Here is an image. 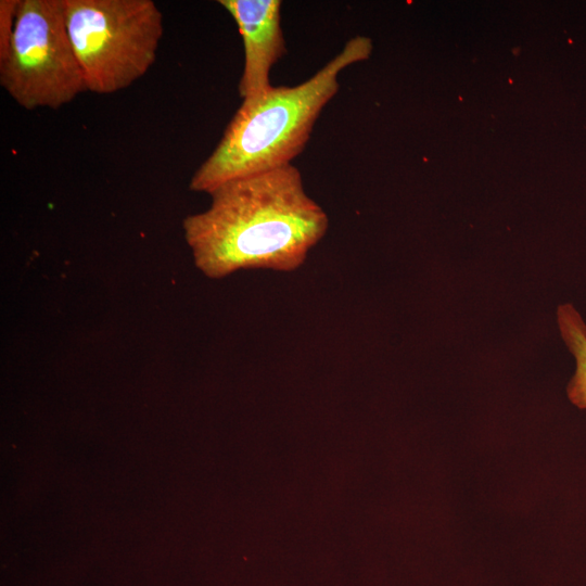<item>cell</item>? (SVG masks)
<instances>
[{"mask_svg": "<svg viewBox=\"0 0 586 586\" xmlns=\"http://www.w3.org/2000/svg\"><path fill=\"white\" fill-rule=\"evenodd\" d=\"M557 322L561 337L575 359V372L566 394L573 405L586 410V322L569 303L558 307Z\"/></svg>", "mask_w": 586, "mask_h": 586, "instance_id": "cell-6", "label": "cell"}, {"mask_svg": "<svg viewBox=\"0 0 586 586\" xmlns=\"http://www.w3.org/2000/svg\"><path fill=\"white\" fill-rule=\"evenodd\" d=\"M17 5L18 0L0 1V55L7 51L11 42Z\"/></svg>", "mask_w": 586, "mask_h": 586, "instance_id": "cell-7", "label": "cell"}, {"mask_svg": "<svg viewBox=\"0 0 586 586\" xmlns=\"http://www.w3.org/2000/svg\"><path fill=\"white\" fill-rule=\"evenodd\" d=\"M182 222L196 268L220 279L243 269L290 272L324 237L329 218L293 164L228 181Z\"/></svg>", "mask_w": 586, "mask_h": 586, "instance_id": "cell-1", "label": "cell"}, {"mask_svg": "<svg viewBox=\"0 0 586 586\" xmlns=\"http://www.w3.org/2000/svg\"><path fill=\"white\" fill-rule=\"evenodd\" d=\"M0 84L22 107L58 110L88 91L66 27L64 0H18Z\"/></svg>", "mask_w": 586, "mask_h": 586, "instance_id": "cell-4", "label": "cell"}, {"mask_svg": "<svg viewBox=\"0 0 586 586\" xmlns=\"http://www.w3.org/2000/svg\"><path fill=\"white\" fill-rule=\"evenodd\" d=\"M64 14L88 91H120L154 64L164 30L154 1L64 0Z\"/></svg>", "mask_w": 586, "mask_h": 586, "instance_id": "cell-3", "label": "cell"}, {"mask_svg": "<svg viewBox=\"0 0 586 586\" xmlns=\"http://www.w3.org/2000/svg\"><path fill=\"white\" fill-rule=\"evenodd\" d=\"M371 51L370 38L353 37L307 80L293 87L272 86L242 100L219 142L192 175L189 189L209 194L228 181L292 164L323 107L337 93L340 73L367 60Z\"/></svg>", "mask_w": 586, "mask_h": 586, "instance_id": "cell-2", "label": "cell"}, {"mask_svg": "<svg viewBox=\"0 0 586 586\" xmlns=\"http://www.w3.org/2000/svg\"><path fill=\"white\" fill-rule=\"evenodd\" d=\"M233 17L244 47V65L239 80L242 100L268 91L271 67L285 54L280 0H219Z\"/></svg>", "mask_w": 586, "mask_h": 586, "instance_id": "cell-5", "label": "cell"}]
</instances>
